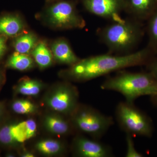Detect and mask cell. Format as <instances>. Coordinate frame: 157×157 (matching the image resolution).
Listing matches in <instances>:
<instances>
[{
    "label": "cell",
    "mask_w": 157,
    "mask_h": 157,
    "mask_svg": "<svg viewBox=\"0 0 157 157\" xmlns=\"http://www.w3.org/2000/svg\"><path fill=\"white\" fill-rule=\"evenodd\" d=\"M155 56L147 46L123 55L108 53L80 60L67 71L68 78L87 81L117 71L135 66L147 65Z\"/></svg>",
    "instance_id": "obj_1"
},
{
    "label": "cell",
    "mask_w": 157,
    "mask_h": 157,
    "mask_svg": "<svg viewBox=\"0 0 157 157\" xmlns=\"http://www.w3.org/2000/svg\"><path fill=\"white\" fill-rule=\"evenodd\" d=\"M141 22L131 17L122 18L99 29L98 36L109 53L123 55L132 53L144 34Z\"/></svg>",
    "instance_id": "obj_2"
},
{
    "label": "cell",
    "mask_w": 157,
    "mask_h": 157,
    "mask_svg": "<svg viewBox=\"0 0 157 157\" xmlns=\"http://www.w3.org/2000/svg\"><path fill=\"white\" fill-rule=\"evenodd\" d=\"M101 89L120 93L127 102L134 103L141 96L150 97L157 94V79L150 72L132 73L121 71L107 78Z\"/></svg>",
    "instance_id": "obj_3"
},
{
    "label": "cell",
    "mask_w": 157,
    "mask_h": 157,
    "mask_svg": "<svg viewBox=\"0 0 157 157\" xmlns=\"http://www.w3.org/2000/svg\"><path fill=\"white\" fill-rule=\"evenodd\" d=\"M70 118L75 130L98 140L114 123L111 117L104 115L93 107L79 104Z\"/></svg>",
    "instance_id": "obj_4"
},
{
    "label": "cell",
    "mask_w": 157,
    "mask_h": 157,
    "mask_svg": "<svg viewBox=\"0 0 157 157\" xmlns=\"http://www.w3.org/2000/svg\"><path fill=\"white\" fill-rule=\"evenodd\" d=\"M115 114L120 128L126 134L133 137H150L152 135L153 126L151 119L134 103L120 102L116 108Z\"/></svg>",
    "instance_id": "obj_5"
},
{
    "label": "cell",
    "mask_w": 157,
    "mask_h": 157,
    "mask_svg": "<svg viewBox=\"0 0 157 157\" xmlns=\"http://www.w3.org/2000/svg\"><path fill=\"white\" fill-rule=\"evenodd\" d=\"M78 98L76 88L65 82L52 88L45 95L44 101L52 110L70 117L79 104Z\"/></svg>",
    "instance_id": "obj_6"
},
{
    "label": "cell",
    "mask_w": 157,
    "mask_h": 157,
    "mask_svg": "<svg viewBox=\"0 0 157 157\" xmlns=\"http://www.w3.org/2000/svg\"><path fill=\"white\" fill-rule=\"evenodd\" d=\"M46 16L51 25L59 28L82 29L85 26L84 19L78 14L74 5L67 1L49 7Z\"/></svg>",
    "instance_id": "obj_7"
},
{
    "label": "cell",
    "mask_w": 157,
    "mask_h": 157,
    "mask_svg": "<svg viewBox=\"0 0 157 157\" xmlns=\"http://www.w3.org/2000/svg\"><path fill=\"white\" fill-rule=\"evenodd\" d=\"M85 8L92 14L112 21L122 19L124 0H83Z\"/></svg>",
    "instance_id": "obj_8"
},
{
    "label": "cell",
    "mask_w": 157,
    "mask_h": 157,
    "mask_svg": "<svg viewBox=\"0 0 157 157\" xmlns=\"http://www.w3.org/2000/svg\"><path fill=\"white\" fill-rule=\"evenodd\" d=\"M72 151L76 156L110 157L113 156L112 148L100 142V140L84 136H76L73 140Z\"/></svg>",
    "instance_id": "obj_9"
},
{
    "label": "cell",
    "mask_w": 157,
    "mask_h": 157,
    "mask_svg": "<svg viewBox=\"0 0 157 157\" xmlns=\"http://www.w3.org/2000/svg\"><path fill=\"white\" fill-rule=\"evenodd\" d=\"M26 140L23 130L22 121L3 122L0 124V145L12 148L21 144Z\"/></svg>",
    "instance_id": "obj_10"
},
{
    "label": "cell",
    "mask_w": 157,
    "mask_h": 157,
    "mask_svg": "<svg viewBox=\"0 0 157 157\" xmlns=\"http://www.w3.org/2000/svg\"><path fill=\"white\" fill-rule=\"evenodd\" d=\"M124 11L131 17L147 21L157 6V0H124Z\"/></svg>",
    "instance_id": "obj_11"
},
{
    "label": "cell",
    "mask_w": 157,
    "mask_h": 157,
    "mask_svg": "<svg viewBox=\"0 0 157 157\" xmlns=\"http://www.w3.org/2000/svg\"><path fill=\"white\" fill-rule=\"evenodd\" d=\"M43 124L48 132L56 135H69L75 131L70 118L67 120L55 114L45 116Z\"/></svg>",
    "instance_id": "obj_12"
},
{
    "label": "cell",
    "mask_w": 157,
    "mask_h": 157,
    "mask_svg": "<svg viewBox=\"0 0 157 157\" xmlns=\"http://www.w3.org/2000/svg\"><path fill=\"white\" fill-rule=\"evenodd\" d=\"M52 50L55 58L62 63L72 66L80 60L66 40L61 39L54 42Z\"/></svg>",
    "instance_id": "obj_13"
},
{
    "label": "cell",
    "mask_w": 157,
    "mask_h": 157,
    "mask_svg": "<svg viewBox=\"0 0 157 157\" xmlns=\"http://www.w3.org/2000/svg\"><path fill=\"white\" fill-rule=\"evenodd\" d=\"M23 29V23L17 16L7 15L0 18V33L8 36H15Z\"/></svg>",
    "instance_id": "obj_14"
},
{
    "label": "cell",
    "mask_w": 157,
    "mask_h": 157,
    "mask_svg": "<svg viewBox=\"0 0 157 157\" xmlns=\"http://www.w3.org/2000/svg\"><path fill=\"white\" fill-rule=\"evenodd\" d=\"M43 88V84L41 82L32 79H25L21 80L17 84L14 90L17 94L22 95L37 96Z\"/></svg>",
    "instance_id": "obj_15"
},
{
    "label": "cell",
    "mask_w": 157,
    "mask_h": 157,
    "mask_svg": "<svg viewBox=\"0 0 157 157\" xmlns=\"http://www.w3.org/2000/svg\"><path fill=\"white\" fill-rule=\"evenodd\" d=\"M32 54L40 68L48 67L52 63L51 52L43 42H40L35 46L32 51Z\"/></svg>",
    "instance_id": "obj_16"
},
{
    "label": "cell",
    "mask_w": 157,
    "mask_h": 157,
    "mask_svg": "<svg viewBox=\"0 0 157 157\" xmlns=\"http://www.w3.org/2000/svg\"><path fill=\"white\" fill-rule=\"evenodd\" d=\"M147 31L148 37L147 46L157 56V6L147 20Z\"/></svg>",
    "instance_id": "obj_17"
},
{
    "label": "cell",
    "mask_w": 157,
    "mask_h": 157,
    "mask_svg": "<svg viewBox=\"0 0 157 157\" xmlns=\"http://www.w3.org/2000/svg\"><path fill=\"white\" fill-rule=\"evenodd\" d=\"M36 148L42 154L55 155L63 152L65 148L60 142L52 139H45L39 141L36 144Z\"/></svg>",
    "instance_id": "obj_18"
},
{
    "label": "cell",
    "mask_w": 157,
    "mask_h": 157,
    "mask_svg": "<svg viewBox=\"0 0 157 157\" xmlns=\"http://www.w3.org/2000/svg\"><path fill=\"white\" fill-rule=\"evenodd\" d=\"M37 38L32 33L24 34L17 37L14 42L15 50L18 53L27 54L36 46Z\"/></svg>",
    "instance_id": "obj_19"
},
{
    "label": "cell",
    "mask_w": 157,
    "mask_h": 157,
    "mask_svg": "<svg viewBox=\"0 0 157 157\" xmlns=\"http://www.w3.org/2000/svg\"><path fill=\"white\" fill-rule=\"evenodd\" d=\"M33 66V61L27 54L14 53L10 57L7 63L8 67L20 71H24L30 69Z\"/></svg>",
    "instance_id": "obj_20"
},
{
    "label": "cell",
    "mask_w": 157,
    "mask_h": 157,
    "mask_svg": "<svg viewBox=\"0 0 157 157\" xmlns=\"http://www.w3.org/2000/svg\"><path fill=\"white\" fill-rule=\"evenodd\" d=\"M11 109L19 114H29L35 113L37 110V106L33 102L24 99L14 100L11 104Z\"/></svg>",
    "instance_id": "obj_21"
},
{
    "label": "cell",
    "mask_w": 157,
    "mask_h": 157,
    "mask_svg": "<svg viewBox=\"0 0 157 157\" xmlns=\"http://www.w3.org/2000/svg\"><path fill=\"white\" fill-rule=\"evenodd\" d=\"M23 130L26 140L33 138L37 132V124L33 119H28L22 121Z\"/></svg>",
    "instance_id": "obj_22"
},
{
    "label": "cell",
    "mask_w": 157,
    "mask_h": 157,
    "mask_svg": "<svg viewBox=\"0 0 157 157\" xmlns=\"http://www.w3.org/2000/svg\"><path fill=\"white\" fill-rule=\"evenodd\" d=\"M133 136L129 134H126V141L127 144V151L125 156L126 157H141L143 155L140 154L135 149Z\"/></svg>",
    "instance_id": "obj_23"
},
{
    "label": "cell",
    "mask_w": 157,
    "mask_h": 157,
    "mask_svg": "<svg viewBox=\"0 0 157 157\" xmlns=\"http://www.w3.org/2000/svg\"><path fill=\"white\" fill-rule=\"evenodd\" d=\"M149 72L157 79V57L153 58L147 65Z\"/></svg>",
    "instance_id": "obj_24"
},
{
    "label": "cell",
    "mask_w": 157,
    "mask_h": 157,
    "mask_svg": "<svg viewBox=\"0 0 157 157\" xmlns=\"http://www.w3.org/2000/svg\"><path fill=\"white\" fill-rule=\"evenodd\" d=\"M7 114L6 104L3 102H0V124L6 121Z\"/></svg>",
    "instance_id": "obj_25"
},
{
    "label": "cell",
    "mask_w": 157,
    "mask_h": 157,
    "mask_svg": "<svg viewBox=\"0 0 157 157\" xmlns=\"http://www.w3.org/2000/svg\"><path fill=\"white\" fill-rule=\"evenodd\" d=\"M6 49V45L5 39L0 37V58L5 53Z\"/></svg>",
    "instance_id": "obj_26"
},
{
    "label": "cell",
    "mask_w": 157,
    "mask_h": 157,
    "mask_svg": "<svg viewBox=\"0 0 157 157\" xmlns=\"http://www.w3.org/2000/svg\"><path fill=\"white\" fill-rule=\"evenodd\" d=\"M151 101L153 104L157 107V94L151 97Z\"/></svg>",
    "instance_id": "obj_27"
},
{
    "label": "cell",
    "mask_w": 157,
    "mask_h": 157,
    "mask_svg": "<svg viewBox=\"0 0 157 157\" xmlns=\"http://www.w3.org/2000/svg\"><path fill=\"white\" fill-rule=\"evenodd\" d=\"M21 157H33L35 156L34 155L30 152H25L21 155Z\"/></svg>",
    "instance_id": "obj_28"
},
{
    "label": "cell",
    "mask_w": 157,
    "mask_h": 157,
    "mask_svg": "<svg viewBox=\"0 0 157 157\" xmlns=\"http://www.w3.org/2000/svg\"><path fill=\"white\" fill-rule=\"evenodd\" d=\"M3 83V78L1 73H0V90L2 89Z\"/></svg>",
    "instance_id": "obj_29"
},
{
    "label": "cell",
    "mask_w": 157,
    "mask_h": 157,
    "mask_svg": "<svg viewBox=\"0 0 157 157\" xmlns=\"http://www.w3.org/2000/svg\"><path fill=\"white\" fill-rule=\"evenodd\" d=\"M48 1H49V0H48Z\"/></svg>",
    "instance_id": "obj_30"
}]
</instances>
